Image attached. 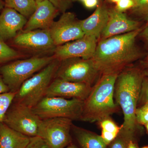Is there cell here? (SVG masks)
Instances as JSON below:
<instances>
[{
    "mask_svg": "<svg viewBox=\"0 0 148 148\" xmlns=\"http://www.w3.org/2000/svg\"><path fill=\"white\" fill-rule=\"evenodd\" d=\"M141 30L98 40L91 58L101 75L119 74L142 57L136 41Z\"/></svg>",
    "mask_w": 148,
    "mask_h": 148,
    "instance_id": "6da1fadb",
    "label": "cell"
},
{
    "mask_svg": "<svg viewBox=\"0 0 148 148\" xmlns=\"http://www.w3.org/2000/svg\"><path fill=\"white\" fill-rule=\"evenodd\" d=\"M141 66L144 69H148V57L145 61H143L142 63Z\"/></svg>",
    "mask_w": 148,
    "mask_h": 148,
    "instance_id": "836d02e7",
    "label": "cell"
},
{
    "mask_svg": "<svg viewBox=\"0 0 148 148\" xmlns=\"http://www.w3.org/2000/svg\"><path fill=\"white\" fill-rule=\"evenodd\" d=\"M72 1H75V0H72Z\"/></svg>",
    "mask_w": 148,
    "mask_h": 148,
    "instance_id": "ee69618b",
    "label": "cell"
},
{
    "mask_svg": "<svg viewBox=\"0 0 148 148\" xmlns=\"http://www.w3.org/2000/svg\"><path fill=\"white\" fill-rule=\"evenodd\" d=\"M14 45L29 52L43 53L52 51L56 47L49 30L38 29L29 32L21 31L13 38Z\"/></svg>",
    "mask_w": 148,
    "mask_h": 148,
    "instance_id": "8fae6325",
    "label": "cell"
},
{
    "mask_svg": "<svg viewBox=\"0 0 148 148\" xmlns=\"http://www.w3.org/2000/svg\"><path fill=\"white\" fill-rule=\"evenodd\" d=\"M5 8V3L3 0H0V13Z\"/></svg>",
    "mask_w": 148,
    "mask_h": 148,
    "instance_id": "e575fe53",
    "label": "cell"
},
{
    "mask_svg": "<svg viewBox=\"0 0 148 148\" xmlns=\"http://www.w3.org/2000/svg\"><path fill=\"white\" fill-rule=\"evenodd\" d=\"M135 5L134 0H120L116 3L115 9L120 12H124L130 10Z\"/></svg>",
    "mask_w": 148,
    "mask_h": 148,
    "instance_id": "f1b7e54d",
    "label": "cell"
},
{
    "mask_svg": "<svg viewBox=\"0 0 148 148\" xmlns=\"http://www.w3.org/2000/svg\"><path fill=\"white\" fill-rule=\"evenodd\" d=\"M84 101L75 98L45 96L32 109L41 119L61 117L81 120Z\"/></svg>",
    "mask_w": 148,
    "mask_h": 148,
    "instance_id": "8992f818",
    "label": "cell"
},
{
    "mask_svg": "<svg viewBox=\"0 0 148 148\" xmlns=\"http://www.w3.org/2000/svg\"><path fill=\"white\" fill-rule=\"evenodd\" d=\"M23 55L0 40V68L12 61L18 60Z\"/></svg>",
    "mask_w": 148,
    "mask_h": 148,
    "instance_id": "7402d4cb",
    "label": "cell"
},
{
    "mask_svg": "<svg viewBox=\"0 0 148 148\" xmlns=\"http://www.w3.org/2000/svg\"><path fill=\"white\" fill-rule=\"evenodd\" d=\"M144 76L148 77V69H144L142 71Z\"/></svg>",
    "mask_w": 148,
    "mask_h": 148,
    "instance_id": "8d00e7d4",
    "label": "cell"
},
{
    "mask_svg": "<svg viewBox=\"0 0 148 148\" xmlns=\"http://www.w3.org/2000/svg\"><path fill=\"white\" fill-rule=\"evenodd\" d=\"M43 0H35L37 3H38L42 1Z\"/></svg>",
    "mask_w": 148,
    "mask_h": 148,
    "instance_id": "ab89813d",
    "label": "cell"
},
{
    "mask_svg": "<svg viewBox=\"0 0 148 148\" xmlns=\"http://www.w3.org/2000/svg\"><path fill=\"white\" fill-rule=\"evenodd\" d=\"M102 129L101 138L106 145H110L119 134L121 127L119 126L110 117L98 122Z\"/></svg>",
    "mask_w": 148,
    "mask_h": 148,
    "instance_id": "44dd1931",
    "label": "cell"
},
{
    "mask_svg": "<svg viewBox=\"0 0 148 148\" xmlns=\"http://www.w3.org/2000/svg\"><path fill=\"white\" fill-rule=\"evenodd\" d=\"M139 21L130 19L124 12L117 11L114 8L109 9V19L99 39H103L138 30Z\"/></svg>",
    "mask_w": 148,
    "mask_h": 148,
    "instance_id": "5bb4252c",
    "label": "cell"
},
{
    "mask_svg": "<svg viewBox=\"0 0 148 148\" xmlns=\"http://www.w3.org/2000/svg\"><path fill=\"white\" fill-rule=\"evenodd\" d=\"M135 116L138 124L145 125L148 123V103H145L137 108Z\"/></svg>",
    "mask_w": 148,
    "mask_h": 148,
    "instance_id": "d4e9b609",
    "label": "cell"
},
{
    "mask_svg": "<svg viewBox=\"0 0 148 148\" xmlns=\"http://www.w3.org/2000/svg\"><path fill=\"white\" fill-rule=\"evenodd\" d=\"M143 77L142 70L127 67L119 74L115 84L114 99L124 116L120 132L133 141L138 128L135 112Z\"/></svg>",
    "mask_w": 148,
    "mask_h": 148,
    "instance_id": "7a4b0ae2",
    "label": "cell"
},
{
    "mask_svg": "<svg viewBox=\"0 0 148 148\" xmlns=\"http://www.w3.org/2000/svg\"><path fill=\"white\" fill-rule=\"evenodd\" d=\"M78 148L75 145H74V144H70V145H69V146H67V147H66V148Z\"/></svg>",
    "mask_w": 148,
    "mask_h": 148,
    "instance_id": "74e56055",
    "label": "cell"
},
{
    "mask_svg": "<svg viewBox=\"0 0 148 148\" xmlns=\"http://www.w3.org/2000/svg\"><path fill=\"white\" fill-rule=\"evenodd\" d=\"M142 148H148V146H145V147H143Z\"/></svg>",
    "mask_w": 148,
    "mask_h": 148,
    "instance_id": "7bdbcfd3",
    "label": "cell"
},
{
    "mask_svg": "<svg viewBox=\"0 0 148 148\" xmlns=\"http://www.w3.org/2000/svg\"><path fill=\"white\" fill-rule=\"evenodd\" d=\"M92 86L86 84L71 82L55 78L47 88L45 97H58L84 101Z\"/></svg>",
    "mask_w": 148,
    "mask_h": 148,
    "instance_id": "4fadbf2b",
    "label": "cell"
},
{
    "mask_svg": "<svg viewBox=\"0 0 148 148\" xmlns=\"http://www.w3.org/2000/svg\"><path fill=\"white\" fill-rule=\"evenodd\" d=\"M5 7L13 9L25 17L29 18L36 9L35 0H5Z\"/></svg>",
    "mask_w": 148,
    "mask_h": 148,
    "instance_id": "ffe728a7",
    "label": "cell"
},
{
    "mask_svg": "<svg viewBox=\"0 0 148 148\" xmlns=\"http://www.w3.org/2000/svg\"><path fill=\"white\" fill-rule=\"evenodd\" d=\"M130 141L132 140L119 132L116 138L110 144V148H127Z\"/></svg>",
    "mask_w": 148,
    "mask_h": 148,
    "instance_id": "484cf974",
    "label": "cell"
},
{
    "mask_svg": "<svg viewBox=\"0 0 148 148\" xmlns=\"http://www.w3.org/2000/svg\"><path fill=\"white\" fill-rule=\"evenodd\" d=\"M27 20L13 9L5 8L0 13V40L5 42L14 38L23 30Z\"/></svg>",
    "mask_w": 148,
    "mask_h": 148,
    "instance_id": "2e32d148",
    "label": "cell"
},
{
    "mask_svg": "<svg viewBox=\"0 0 148 148\" xmlns=\"http://www.w3.org/2000/svg\"><path fill=\"white\" fill-rule=\"evenodd\" d=\"M139 36L142 37V38L145 41L148 48V21L145 27L141 30Z\"/></svg>",
    "mask_w": 148,
    "mask_h": 148,
    "instance_id": "1f68e13d",
    "label": "cell"
},
{
    "mask_svg": "<svg viewBox=\"0 0 148 148\" xmlns=\"http://www.w3.org/2000/svg\"><path fill=\"white\" fill-rule=\"evenodd\" d=\"M127 148H137V146L136 145L134 141H130L129 142V144H128V147Z\"/></svg>",
    "mask_w": 148,
    "mask_h": 148,
    "instance_id": "d590c367",
    "label": "cell"
},
{
    "mask_svg": "<svg viewBox=\"0 0 148 148\" xmlns=\"http://www.w3.org/2000/svg\"><path fill=\"white\" fill-rule=\"evenodd\" d=\"M72 130L82 148H106L101 135L73 124Z\"/></svg>",
    "mask_w": 148,
    "mask_h": 148,
    "instance_id": "d6986e66",
    "label": "cell"
},
{
    "mask_svg": "<svg viewBox=\"0 0 148 148\" xmlns=\"http://www.w3.org/2000/svg\"><path fill=\"white\" fill-rule=\"evenodd\" d=\"M25 148H50L42 138L38 136L31 137Z\"/></svg>",
    "mask_w": 148,
    "mask_h": 148,
    "instance_id": "4316f807",
    "label": "cell"
},
{
    "mask_svg": "<svg viewBox=\"0 0 148 148\" xmlns=\"http://www.w3.org/2000/svg\"><path fill=\"white\" fill-rule=\"evenodd\" d=\"M107 1H108L110 3H116L118 2L120 0H107Z\"/></svg>",
    "mask_w": 148,
    "mask_h": 148,
    "instance_id": "f35d334b",
    "label": "cell"
},
{
    "mask_svg": "<svg viewBox=\"0 0 148 148\" xmlns=\"http://www.w3.org/2000/svg\"><path fill=\"white\" fill-rule=\"evenodd\" d=\"M41 120L32 108L12 102L3 122L11 129L31 138L38 135Z\"/></svg>",
    "mask_w": 148,
    "mask_h": 148,
    "instance_id": "9c48e42d",
    "label": "cell"
},
{
    "mask_svg": "<svg viewBox=\"0 0 148 148\" xmlns=\"http://www.w3.org/2000/svg\"><path fill=\"white\" fill-rule=\"evenodd\" d=\"M58 11L49 0L37 3L36 9L28 19L21 31L29 32L38 29L49 30L54 21Z\"/></svg>",
    "mask_w": 148,
    "mask_h": 148,
    "instance_id": "9a60e30c",
    "label": "cell"
},
{
    "mask_svg": "<svg viewBox=\"0 0 148 148\" xmlns=\"http://www.w3.org/2000/svg\"><path fill=\"white\" fill-rule=\"evenodd\" d=\"M135 5L130 12L145 21H148V0H134Z\"/></svg>",
    "mask_w": 148,
    "mask_h": 148,
    "instance_id": "603a6c76",
    "label": "cell"
},
{
    "mask_svg": "<svg viewBox=\"0 0 148 148\" xmlns=\"http://www.w3.org/2000/svg\"><path fill=\"white\" fill-rule=\"evenodd\" d=\"M100 75L92 58H73L60 61L55 78L92 86Z\"/></svg>",
    "mask_w": 148,
    "mask_h": 148,
    "instance_id": "52a82bcc",
    "label": "cell"
},
{
    "mask_svg": "<svg viewBox=\"0 0 148 148\" xmlns=\"http://www.w3.org/2000/svg\"><path fill=\"white\" fill-rule=\"evenodd\" d=\"M139 100L142 104L148 103V77L144 76Z\"/></svg>",
    "mask_w": 148,
    "mask_h": 148,
    "instance_id": "f546056e",
    "label": "cell"
},
{
    "mask_svg": "<svg viewBox=\"0 0 148 148\" xmlns=\"http://www.w3.org/2000/svg\"><path fill=\"white\" fill-rule=\"evenodd\" d=\"M9 92H10L9 88L4 82L1 76L0 75V94Z\"/></svg>",
    "mask_w": 148,
    "mask_h": 148,
    "instance_id": "d6a6232c",
    "label": "cell"
},
{
    "mask_svg": "<svg viewBox=\"0 0 148 148\" xmlns=\"http://www.w3.org/2000/svg\"><path fill=\"white\" fill-rule=\"evenodd\" d=\"M30 138L0 123V148H25Z\"/></svg>",
    "mask_w": 148,
    "mask_h": 148,
    "instance_id": "ac0fdd59",
    "label": "cell"
},
{
    "mask_svg": "<svg viewBox=\"0 0 148 148\" xmlns=\"http://www.w3.org/2000/svg\"><path fill=\"white\" fill-rule=\"evenodd\" d=\"M83 3L84 6L88 9L96 8L100 3L99 0H85Z\"/></svg>",
    "mask_w": 148,
    "mask_h": 148,
    "instance_id": "4dcf8cb0",
    "label": "cell"
},
{
    "mask_svg": "<svg viewBox=\"0 0 148 148\" xmlns=\"http://www.w3.org/2000/svg\"><path fill=\"white\" fill-rule=\"evenodd\" d=\"M60 61L54 59L50 64L24 82L16 92L13 102L30 108L36 106L44 97L55 78Z\"/></svg>",
    "mask_w": 148,
    "mask_h": 148,
    "instance_id": "5b68a950",
    "label": "cell"
},
{
    "mask_svg": "<svg viewBox=\"0 0 148 148\" xmlns=\"http://www.w3.org/2000/svg\"><path fill=\"white\" fill-rule=\"evenodd\" d=\"M49 30L56 47L78 39L84 36L80 20L75 14L69 12L62 13L59 19L53 22Z\"/></svg>",
    "mask_w": 148,
    "mask_h": 148,
    "instance_id": "30bf717a",
    "label": "cell"
},
{
    "mask_svg": "<svg viewBox=\"0 0 148 148\" xmlns=\"http://www.w3.org/2000/svg\"><path fill=\"white\" fill-rule=\"evenodd\" d=\"M75 1H76V0H75ZM77 1H81L82 2H83L85 1V0H77Z\"/></svg>",
    "mask_w": 148,
    "mask_h": 148,
    "instance_id": "b9f144b4",
    "label": "cell"
},
{
    "mask_svg": "<svg viewBox=\"0 0 148 148\" xmlns=\"http://www.w3.org/2000/svg\"><path fill=\"white\" fill-rule=\"evenodd\" d=\"M51 56H34L10 62L0 68V75L10 92H16L22 84L52 62Z\"/></svg>",
    "mask_w": 148,
    "mask_h": 148,
    "instance_id": "277c9868",
    "label": "cell"
},
{
    "mask_svg": "<svg viewBox=\"0 0 148 148\" xmlns=\"http://www.w3.org/2000/svg\"><path fill=\"white\" fill-rule=\"evenodd\" d=\"M109 8L105 3H100L96 9L88 17L80 20L84 35L99 39L109 19Z\"/></svg>",
    "mask_w": 148,
    "mask_h": 148,
    "instance_id": "e0dca14e",
    "label": "cell"
},
{
    "mask_svg": "<svg viewBox=\"0 0 148 148\" xmlns=\"http://www.w3.org/2000/svg\"><path fill=\"white\" fill-rule=\"evenodd\" d=\"M73 121L56 117L41 120L38 135L50 148H65L71 144Z\"/></svg>",
    "mask_w": 148,
    "mask_h": 148,
    "instance_id": "ba28073f",
    "label": "cell"
},
{
    "mask_svg": "<svg viewBox=\"0 0 148 148\" xmlns=\"http://www.w3.org/2000/svg\"><path fill=\"white\" fill-rule=\"evenodd\" d=\"M145 126L146 127V128H147V130L148 132V123H147V124Z\"/></svg>",
    "mask_w": 148,
    "mask_h": 148,
    "instance_id": "60d3db41",
    "label": "cell"
},
{
    "mask_svg": "<svg viewBox=\"0 0 148 148\" xmlns=\"http://www.w3.org/2000/svg\"><path fill=\"white\" fill-rule=\"evenodd\" d=\"M16 93L9 92L0 94V123L3 122L6 113L13 102Z\"/></svg>",
    "mask_w": 148,
    "mask_h": 148,
    "instance_id": "cb8c5ba5",
    "label": "cell"
},
{
    "mask_svg": "<svg viewBox=\"0 0 148 148\" xmlns=\"http://www.w3.org/2000/svg\"><path fill=\"white\" fill-rule=\"evenodd\" d=\"M98 41L95 37L84 35L78 39L56 47L52 55L59 61L73 58L90 59L94 55Z\"/></svg>",
    "mask_w": 148,
    "mask_h": 148,
    "instance_id": "7c38bea8",
    "label": "cell"
},
{
    "mask_svg": "<svg viewBox=\"0 0 148 148\" xmlns=\"http://www.w3.org/2000/svg\"><path fill=\"white\" fill-rule=\"evenodd\" d=\"M118 75H101L84 101L80 121L99 122L119 111V106L114 100L115 84Z\"/></svg>",
    "mask_w": 148,
    "mask_h": 148,
    "instance_id": "3957f363",
    "label": "cell"
},
{
    "mask_svg": "<svg viewBox=\"0 0 148 148\" xmlns=\"http://www.w3.org/2000/svg\"><path fill=\"white\" fill-rule=\"evenodd\" d=\"M58 11L63 13L71 5L72 0H49Z\"/></svg>",
    "mask_w": 148,
    "mask_h": 148,
    "instance_id": "83f0119b",
    "label": "cell"
}]
</instances>
